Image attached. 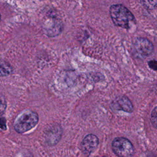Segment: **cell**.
Masks as SVG:
<instances>
[{
	"instance_id": "6",
	"label": "cell",
	"mask_w": 157,
	"mask_h": 157,
	"mask_svg": "<svg viewBox=\"0 0 157 157\" xmlns=\"http://www.w3.org/2000/svg\"><path fill=\"white\" fill-rule=\"evenodd\" d=\"M110 107L113 110H123L128 113L133 111V105L131 101L124 96L117 97L112 101Z\"/></svg>"
},
{
	"instance_id": "5",
	"label": "cell",
	"mask_w": 157,
	"mask_h": 157,
	"mask_svg": "<svg viewBox=\"0 0 157 157\" xmlns=\"http://www.w3.org/2000/svg\"><path fill=\"white\" fill-rule=\"evenodd\" d=\"M98 145L99 139L98 137L93 134H89L83 139L80 147L84 154L90 155L97 149Z\"/></svg>"
},
{
	"instance_id": "9",
	"label": "cell",
	"mask_w": 157,
	"mask_h": 157,
	"mask_svg": "<svg viewBox=\"0 0 157 157\" xmlns=\"http://www.w3.org/2000/svg\"><path fill=\"white\" fill-rule=\"evenodd\" d=\"M150 120L153 127L157 128V107H155L152 110Z\"/></svg>"
},
{
	"instance_id": "7",
	"label": "cell",
	"mask_w": 157,
	"mask_h": 157,
	"mask_svg": "<svg viewBox=\"0 0 157 157\" xmlns=\"http://www.w3.org/2000/svg\"><path fill=\"white\" fill-rule=\"evenodd\" d=\"M142 4L148 10L157 9V0H140Z\"/></svg>"
},
{
	"instance_id": "4",
	"label": "cell",
	"mask_w": 157,
	"mask_h": 157,
	"mask_svg": "<svg viewBox=\"0 0 157 157\" xmlns=\"http://www.w3.org/2000/svg\"><path fill=\"white\" fill-rule=\"evenodd\" d=\"M132 49L136 57L144 59L153 53V45L147 39L138 37L133 42Z\"/></svg>"
},
{
	"instance_id": "8",
	"label": "cell",
	"mask_w": 157,
	"mask_h": 157,
	"mask_svg": "<svg viewBox=\"0 0 157 157\" xmlns=\"http://www.w3.org/2000/svg\"><path fill=\"white\" fill-rule=\"evenodd\" d=\"M12 69L11 68L10 66L6 63H1V75L5 76L9 74H10L12 72Z\"/></svg>"
},
{
	"instance_id": "3",
	"label": "cell",
	"mask_w": 157,
	"mask_h": 157,
	"mask_svg": "<svg viewBox=\"0 0 157 157\" xmlns=\"http://www.w3.org/2000/svg\"><path fill=\"white\" fill-rule=\"evenodd\" d=\"M112 148L113 153L122 157L131 156L134 153V148L128 139L121 137H116L112 142Z\"/></svg>"
},
{
	"instance_id": "11",
	"label": "cell",
	"mask_w": 157,
	"mask_h": 157,
	"mask_svg": "<svg viewBox=\"0 0 157 157\" xmlns=\"http://www.w3.org/2000/svg\"><path fill=\"white\" fill-rule=\"evenodd\" d=\"M6 119L3 117L1 118V128L2 130L5 131L6 129Z\"/></svg>"
},
{
	"instance_id": "10",
	"label": "cell",
	"mask_w": 157,
	"mask_h": 157,
	"mask_svg": "<svg viewBox=\"0 0 157 157\" xmlns=\"http://www.w3.org/2000/svg\"><path fill=\"white\" fill-rule=\"evenodd\" d=\"M148 66L151 69L157 71V61H155V60L150 61L148 62Z\"/></svg>"
},
{
	"instance_id": "2",
	"label": "cell",
	"mask_w": 157,
	"mask_h": 157,
	"mask_svg": "<svg viewBox=\"0 0 157 157\" xmlns=\"http://www.w3.org/2000/svg\"><path fill=\"white\" fill-rule=\"evenodd\" d=\"M37 113L31 110H25L21 112L13 122V128L18 133H24L34 128L38 123Z\"/></svg>"
},
{
	"instance_id": "1",
	"label": "cell",
	"mask_w": 157,
	"mask_h": 157,
	"mask_svg": "<svg viewBox=\"0 0 157 157\" xmlns=\"http://www.w3.org/2000/svg\"><path fill=\"white\" fill-rule=\"evenodd\" d=\"M110 15L115 25L129 29L131 25L135 22L133 14L124 6L114 4L110 7Z\"/></svg>"
}]
</instances>
